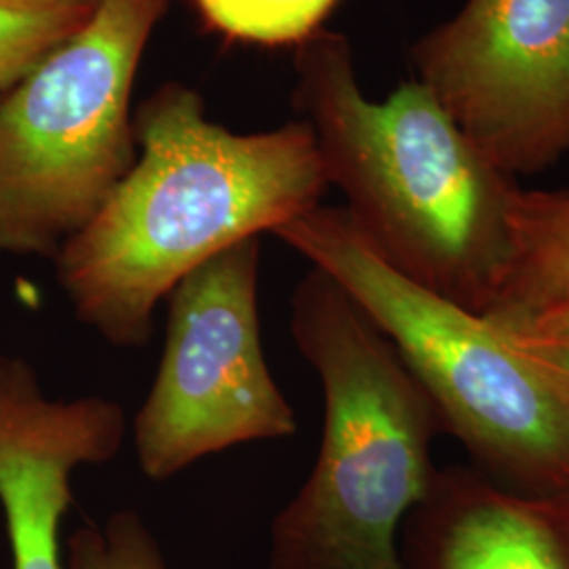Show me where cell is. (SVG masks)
Listing matches in <instances>:
<instances>
[{"mask_svg": "<svg viewBox=\"0 0 569 569\" xmlns=\"http://www.w3.org/2000/svg\"><path fill=\"white\" fill-rule=\"evenodd\" d=\"M100 0H0V93L93 18Z\"/></svg>", "mask_w": 569, "mask_h": 569, "instance_id": "obj_11", "label": "cell"}, {"mask_svg": "<svg viewBox=\"0 0 569 569\" xmlns=\"http://www.w3.org/2000/svg\"><path fill=\"white\" fill-rule=\"evenodd\" d=\"M510 222L509 274L486 317L512 323L569 310V183L550 190L519 188Z\"/></svg>", "mask_w": 569, "mask_h": 569, "instance_id": "obj_10", "label": "cell"}, {"mask_svg": "<svg viewBox=\"0 0 569 569\" xmlns=\"http://www.w3.org/2000/svg\"><path fill=\"white\" fill-rule=\"evenodd\" d=\"M127 428L114 399H51L34 367L0 352V509L13 569H61L72 475L112 462Z\"/></svg>", "mask_w": 569, "mask_h": 569, "instance_id": "obj_8", "label": "cell"}, {"mask_svg": "<svg viewBox=\"0 0 569 569\" xmlns=\"http://www.w3.org/2000/svg\"><path fill=\"white\" fill-rule=\"evenodd\" d=\"M260 237L228 247L167 296L154 382L131 432L143 477L164 483L207 456L289 439L298 418L266 363Z\"/></svg>", "mask_w": 569, "mask_h": 569, "instance_id": "obj_6", "label": "cell"}, {"mask_svg": "<svg viewBox=\"0 0 569 569\" xmlns=\"http://www.w3.org/2000/svg\"><path fill=\"white\" fill-rule=\"evenodd\" d=\"M563 507H566V510H568V515H569V502H563Z\"/></svg>", "mask_w": 569, "mask_h": 569, "instance_id": "obj_15", "label": "cell"}, {"mask_svg": "<svg viewBox=\"0 0 569 569\" xmlns=\"http://www.w3.org/2000/svg\"><path fill=\"white\" fill-rule=\"evenodd\" d=\"M167 0H100L0 93V253L56 260L138 159L131 93Z\"/></svg>", "mask_w": 569, "mask_h": 569, "instance_id": "obj_5", "label": "cell"}, {"mask_svg": "<svg viewBox=\"0 0 569 569\" xmlns=\"http://www.w3.org/2000/svg\"><path fill=\"white\" fill-rule=\"evenodd\" d=\"M68 569H169L154 533L136 510H117L102 526L68 538Z\"/></svg>", "mask_w": 569, "mask_h": 569, "instance_id": "obj_13", "label": "cell"}, {"mask_svg": "<svg viewBox=\"0 0 569 569\" xmlns=\"http://www.w3.org/2000/svg\"><path fill=\"white\" fill-rule=\"evenodd\" d=\"M296 74L329 186L371 247L411 281L489 312L512 260L517 182L418 79L369 100L345 34L300 44Z\"/></svg>", "mask_w": 569, "mask_h": 569, "instance_id": "obj_2", "label": "cell"}, {"mask_svg": "<svg viewBox=\"0 0 569 569\" xmlns=\"http://www.w3.org/2000/svg\"><path fill=\"white\" fill-rule=\"evenodd\" d=\"M496 326L502 327L515 345L569 392V310Z\"/></svg>", "mask_w": 569, "mask_h": 569, "instance_id": "obj_14", "label": "cell"}, {"mask_svg": "<svg viewBox=\"0 0 569 569\" xmlns=\"http://www.w3.org/2000/svg\"><path fill=\"white\" fill-rule=\"evenodd\" d=\"M416 79L515 178L569 154V0H465L413 42Z\"/></svg>", "mask_w": 569, "mask_h": 569, "instance_id": "obj_7", "label": "cell"}, {"mask_svg": "<svg viewBox=\"0 0 569 569\" xmlns=\"http://www.w3.org/2000/svg\"><path fill=\"white\" fill-rule=\"evenodd\" d=\"M401 555L406 569H569L568 510L479 468L437 470L407 517Z\"/></svg>", "mask_w": 569, "mask_h": 569, "instance_id": "obj_9", "label": "cell"}, {"mask_svg": "<svg viewBox=\"0 0 569 569\" xmlns=\"http://www.w3.org/2000/svg\"><path fill=\"white\" fill-rule=\"evenodd\" d=\"M133 127L136 163L53 260L77 321L117 348L152 340L157 306L194 268L305 216L329 188L306 121L241 136L169 82Z\"/></svg>", "mask_w": 569, "mask_h": 569, "instance_id": "obj_1", "label": "cell"}, {"mask_svg": "<svg viewBox=\"0 0 569 569\" xmlns=\"http://www.w3.org/2000/svg\"><path fill=\"white\" fill-rule=\"evenodd\" d=\"M272 234L387 336L481 472L569 502V392L502 327L388 264L345 207L319 204Z\"/></svg>", "mask_w": 569, "mask_h": 569, "instance_id": "obj_4", "label": "cell"}, {"mask_svg": "<svg viewBox=\"0 0 569 569\" xmlns=\"http://www.w3.org/2000/svg\"><path fill=\"white\" fill-rule=\"evenodd\" d=\"M293 345L323 388L305 486L270 528V569H406L401 531L432 486L435 407L387 336L312 268L293 289Z\"/></svg>", "mask_w": 569, "mask_h": 569, "instance_id": "obj_3", "label": "cell"}, {"mask_svg": "<svg viewBox=\"0 0 569 569\" xmlns=\"http://www.w3.org/2000/svg\"><path fill=\"white\" fill-rule=\"evenodd\" d=\"M340 0H190L199 20L226 39L300 47L323 30Z\"/></svg>", "mask_w": 569, "mask_h": 569, "instance_id": "obj_12", "label": "cell"}]
</instances>
